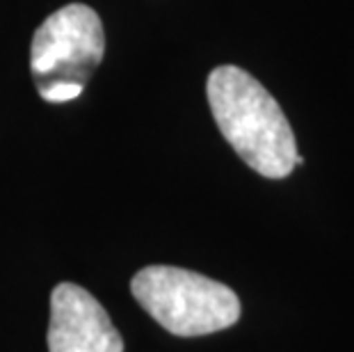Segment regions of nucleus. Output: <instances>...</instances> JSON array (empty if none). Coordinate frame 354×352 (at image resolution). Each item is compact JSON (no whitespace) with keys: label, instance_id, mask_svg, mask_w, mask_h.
Wrapping results in <instances>:
<instances>
[{"label":"nucleus","instance_id":"4","mask_svg":"<svg viewBox=\"0 0 354 352\" xmlns=\"http://www.w3.org/2000/svg\"><path fill=\"white\" fill-rule=\"evenodd\" d=\"M48 352H124V339L99 299L62 281L50 293Z\"/></svg>","mask_w":354,"mask_h":352},{"label":"nucleus","instance_id":"2","mask_svg":"<svg viewBox=\"0 0 354 352\" xmlns=\"http://www.w3.org/2000/svg\"><path fill=\"white\" fill-rule=\"evenodd\" d=\"M138 304L174 336H206L240 320V299L222 281L174 266L142 268L131 279Z\"/></svg>","mask_w":354,"mask_h":352},{"label":"nucleus","instance_id":"1","mask_svg":"<svg viewBox=\"0 0 354 352\" xmlns=\"http://www.w3.org/2000/svg\"><path fill=\"white\" fill-rule=\"evenodd\" d=\"M217 129L254 172L266 178L288 176L297 165V142L274 96L233 64L217 66L206 82Z\"/></svg>","mask_w":354,"mask_h":352},{"label":"nucleus","instance_id":"3","mask_svg":"<svg viewBox=\"0 0 354 352\" xmlns=\"http://www.w3.org/2000/svg\"><path fill=\"white\" fill-rule=\"evenodd\" d=\"M105 53L103 24L89 5L71 3L35 30L30 69L39 96L50 103L78 99Z\"/></svg>","mask_w":354,"mask_h":352}]
</instances>
